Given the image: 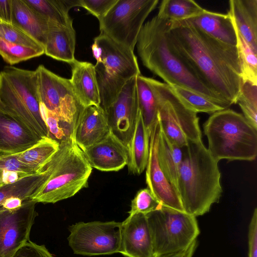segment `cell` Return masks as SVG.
I'll return each mask as SVG.
<instances>
[{
    "instance_id": "47",
    "label": "cell",
    "mask_w": 257,
    "mask_h": 257,
    "mask_svg": "<svg viewBox=\"0 0 257 257\" xmlns=\"http://www.w3.org/2000/svg\"><path fill=\"white\" fill-rule=\"evenodd\" d=\"M6 184L4 173L0 171V187Z\"/></svg>"
},
{
    "instance_id": "1",
    "label": "cell",
    "mask_w": 257,
    "mask_h": 257,
    "mask_svg": "<svg viewBox=\"0 0 257 257\" xmlns=\"http://www.w3.org/2000/svg\"><path fill=\"white\" fill-rule=\"evenodd\" d=\"M168 40L174 53L225 109L236 104L242 83L236 46L210 37L187 20L170 21Z\"/></svg>"
},
{
    "instance_id": "30",
    "label": "cell",
    "mask_w": 257,
    "mask_h": 257,
    "mask_svg": "<svg viewBox=\"0 0 257 257\" xmlns=\"http://www.w3.org/2000/svg\"><path fill=\"white\" fill-rule=\"evenodd\" d=\"M98 85L100 105L105 110L117 98L128 80L109 72L100 63L94 65Z\"/></svg>"
},
{
    "instance_id": "31",
    "label": "cell",
    "mask_w": 257,
    "mask_h": 257,
    "mask_svg": "<svg viewBox=\"0 0 257 257\" xmlns=\"http://www.w3.org/2000/svg\"><path fill=\"white\" fill-rule=\"evenodd\" d=\"M204 10L192 0H163L157 16L171 22L180 21L196 17Z\"/></svg>"
},
{
    "instance_id": "21",
    "label": "cell",
    "mask_w": 257,
    "mask_h": 257,
    "mask_svg": "<svg viewBox=\"0 0 257 257\" xmlns=\"http://www.w3.org/2000/svg\"><path fill=\"white\" fill-rule=\"evenodd\" d=\"M229 5L235 30L257 53V0H230Z\"/></svg>"
},
{
    "instance_id": "44",
    "label": "cell",
    "mask_w": 257,
    "mask_h": 257,
    "mask_svg": "<svg viewBox=\"0 0 257 257\" xmlns=\"http://www.w3.org/2000/svg\"><path fill=\"white\" fill-rule=\"evenodd\" d=\"M0 20L3 23L12 24V0H0Z\"/></svg>"
},
{
    "instance_id": "20",
    "label": "cell",
    "mask_w": 257,
    "mask_h": 257,
    "mask_svg": "<svg viewBox=\"0 0 257 257\" xmlns=\"http://www.w3.org/2000/svg\"><path fill=\"white\" fill-rule=\"evenodd\" d=\"M70 65L72 71L70 81L81 105L84 107L99 106L100 98L94 65L76 59Z\"/></svg>"
},
{
    "instance_id": "25",
    "label": "cell",
    "mask_w": 257,
    "mask_h": 257,
    "mask_svg": "<svg viewBox=\"0 0 257 257\" xmlns=\"http://www.w3.org/2000/svg\"><path fill=\"white\" fill-rule=\"evenodd\" d=\"M56 154L39 172L19 178L0 187V210L6 200L18 197L23 201L31 199L49 178L52 171Z\"/></svg>"
},
{
    "instance_id": "48",
    "label": "cell",
    "mask_w": 257,
    "mask_h": 257,
    "mask_svg": "<svg viewBox=\"0 0 257 257\" xmlns=\"http://www.w3.org/2000/svg\"><path fill=\"white\" fill-rule=\"evenodd\" d=\"M2 22L1 21V20H0V23H2Z\"/></svg>"
},
{
    "instance_id": "9",
    "label": "cell",
    "mask_w": 257,
    "mask_h": 257,
    "mask_svg": "<svg viewBox=\"0 0 257 257\" xmlns=\"http://www.w3.org/2000/svg\"><path fill=\"white\" fill-rule=\"evenodd\" d=\"M159 0H118L100 20V33L134 51L143 24Z\"/></svg>"
},
{
    "instance_id": "2",
    "label": "cell",
    "mask_w": 257,
    "mask_h": 257,
    "mask_svg": "<svg viewBox=\"0 0 257 257\" xmlns=\"http://www.w3.org/2000/svg\"><path fill=\"white\" fill-rule=\"evenodd\" d=\"M182 151L177 192L184 211L197 217L219 201L222 193L221 173L218 162L202 141L190 142Z\"/></svg>"
},
{
    "instance_id": "22",
    "label": "cell",
    "mask_w": 257,
    "mask_h": 257,
    "mask_svg": "<svg viewBox=\"0 0 257 257\" xmlns=\"http://www.w3.org/2000/svg\"><path fill=\"white\" fill-rule=\"evenodd\" d=\"M49 29L44 54L58 61L73 62L75 58L76 34L73 27L48 21Z\"/></svg>"
},
{
    "instance_id": "17",
    "label": "cell",
    "mask_w": 257,
    "mask_h": 257,
    "mask_svg": "<svg viewBox=\"0 0 257 257\" xmlns=\"http://www.w3.org/2000/svg\"><path fill=\"white\" fill-rule=\"evenodd\" d=\"M119 253L127 257H154L151 234L146 215L137 213L121 222Z\"/></svg>"
},
{
    "instance_id": "27",
    "label": "cell",
    "mask_w": 257,
    "mask_h": 257,
    "mask_svg": "<svg viewBox=\"0 0 257 257\" xmlns=\"http://www.w3.org/2000/svg\"><path fill=\"white\" fill-rule=\"evenodd\" d=\"M159 137L157 150L159 165L167 179L177 191L179 170L182 159V148L165 135L159 122Z\"/></svg>"
},
{
    "instance_id": "38",
    "label": "cell",
    "mask_w": 257,
    "mask_h": 257,
    "mask_svg": "<svg viewBox=\"0 0 257 257\" xmlns=\"http://www.w3.org/2000/svg\"><path fill=\"white\" fill-rule=\"evenodd\" d=\"M0 38L16 44L44 51L37 41L12 24L0 23Z\"/></svg>"
},
{
    "instance_id": "15",
    "label": "cell",
    "mask_w": 257,
    "mask_h": 257,
    "mask_svg": "<svg viewBox=\"0 0 257 257\" xmlns=\"http://www.w3.org/2000/svg\"><path fill=\"white\" fill-rule=\"evenodd\" d=\"M159 137L158 119L153 126L150 137L149 157L146 168L148 188L163 206L184 211L176 189L167 179L159 166L157 157Z\"/></svg>"
},
{
    "instance_id": "5",
    "label": "cell",
    "mask_w": 257,
    "mask_h": 257,
    "mask_svg": "<svg viewBox=\"0 0 257 257\" xmlns=\"http://www.w3.org/2000/svg\"><path fill=\"white\" fill-rule=\"evenodd\" d=\"M207 149L219 162L252 161L257 156V130L243 114L229 108L211 114L203 125Z\"/></svg>"
},
{
    "instance_id": "34",
    "label": "cell",
    "mask_w": 257,
    "mask_h": 257,
    "mask_svg": "<svg viewBox=\"0 0 257 257\" xmlns=\"http://www.w3.org/2000/svg\"><path fill=\"white\" fill-rule=\"evenodd\" d=\"M236 46L241 66L242 81L257 84V53L255 52L235 30Z\"/></svg>"
},
{
    "instance_id": "39",
    "label": "cell",
    "mask_w": 257,
    "mask_h": 257,
    "mask_svg": "<svg viewBox=\"0 0 257 257\" xmlns=\"http://www.w3.org/2000/svg\"><path fill=\"white\" fill-rule=\"evenodd\" d=\"M162 204L156 199L151 191L148 188L140 190L132 201L129 216L137 213L145 215L158 209Z\"/></svg>"
},
{
    "instance_id": "6",
    "label": "cell",
    "mask_w": 257,
    "mask_h": 257,
    "mask_svg": "<svg viewBox=\"0 0 257 257\" xmlns=\"http://www.w3.org/2000/svg\"><path fill=\"white\" fill-rule=\"evenodd\" d=\"M92 168L72 134L60 143L50 176L31 199L37 203H55L73 196L87 186Z\"/></svg>"
},
{
    "instance_id": "14",
    "label": "cell",
    "mask_w": 257,
    "mask_h": 257,
    "mask_svg": "<svg viewBox=\"0 0 257 257\" xmlns=\"http://www.w3.org/2000/svg\"><path fill=\"white\" fill-rule=\"evenodd\" d=\"M92 51L96 63L111 73L129 80L141 74L134 51L100 33L94 39Z\"/></svg>"
},
{
    "instance_id": "26",
    "label": "cell",
    "mask_w": 257,
    "mask_h": 257,
    "mask_svg": "<svg viewBox=\"0 0 257 257\" xmlns=\"http://www.w3.org/2000/svg\"><path fill=\"white\" fill-rule=\"evenodd\" d=\"M150 137L148 135L140 111L138 113L135 130L128 147L130 172L141 174L146 169L149 151Z\"/></svg>"
},
{
    "instance_id": "33",
    "label": "cell",
    "mask_w": 257,
    "mask_h": 257,
    "mask_svg": "<svg viewBox=\"0 0 257 257\" xmlns=\"http://www.w3.org/2000/svg\"><path fill=\"white\" fill-rule=\"evenodd\" d=\"M170 86L185 105L196 113L212 114L224 109L219 105L199 93L178 85Z\"/></svg>"
},
{
    "instance_id": "37",
    "label": "cell",
    "mask_w": 257,
    "mask_h": 257,
    "mask_svg": "<svg viewBox=\"0 0 257 257\" xmlns=\"http://www.w3.org/2000/svg\"><path fill=\"white\" fill-rule=\"evenodd\" d=\"M40 104L42 115L49 130L50 137L59 143L70 138L73 126L60 119L55 113L47 109L41 102Z\"/></svg>"
},
{
    "instance_id": "19",
    "label": "cell",
    "mask_w": 257,
    "mask_h": 257,
    "mask_svg": "<svg viewBox=\"0 0 257 257\" xmlns=\"http://www.w3.org/2000/svg\"><path fill=\"white\" fill-rule=\"evenodd\" d=\"M40 140L21 123L0 112V154L21 153Z\"/></svg>"
},
{
    "instance_id": "28",
    "label": "cell",
    "mask_w": 257,
    "mask_h": 257,
    "mask_svg": "<svg viewBox=\"0 0 257 257\" xmlns=\"http://www.w3.org/2000/svg\"><path fill=\"white\" fill-rule=\"evenodd\" d=\"M24 1L48 21L67 27H73L69 10L73 7H80V0Z\"/></svg>"
},
{
    "instance_id": "13",
    "label": "cell",
    "mask_w": 257,
    "mask_h": 257,
    "mask_svg": "<svg viewBox=\"0 0 257 257\" xmlns=\"http://www.w3.org/2000/svg\"><path fill=\"white\" fill-rule=\"evenodd\" d=\"M137 76L133 77L126 82L116 100L104 110L110 131L127 149L140 110L137 88Z\"/></svg>"
},
{
    "instance_id": "18",
    "label": "cell",
    "mask_w": 257,
    "mask_h": 257,
    "mask_svg": "<svg viewBox=\"0 0 257 257\" xmlns=\"http://www.w3.org/2000/svg\"><path fill=\"white\" fill-rule=\"evenodd\" d=\"M110 131L104 110L100 106L83 108L73 128L76 145L83 150L103 139Z\"/></svg>"
},
{
    "instance_id": "8",
    "label": "cell",
    "mask_w": 257,
    "mask_h": 257,
    "mask_svg": "<svg viewBox=\"0 0 257 257\" xmlns=\"http://www.w3.org/2000/svg\"><path fill=\"white\" fill-rule=\"evenodd\" d=\"M155 255L182 251L200 233L195 216L164 206L147 214Z\"/></svg>"
},
{
    "instance_id": "40",
    "label": "cell",
    "mask_w": 257,
    "mask_h": 257,
    "mask_svg": "<svg viewBox=\"0 0 257 257\" xmlns=\"http://www.w3.org/2000/svg\"><path fill=\"white\" fill-rule=\"evenodd\" d=\"M20 154H0V171L3 172L4 175L9 173H15L23 178L35 174L19 161Z\"/></svg>"
},
{
    "instance_id": "29",
    "label": "cell",
    "mask_w": 257,
    "mask_h": 257,
    "mask_svg": "<svg viewBox=\"0 0 257 257\" xmlns=\"http://www.w3.org/2000/svg\"><path fill=\"white\" fill-rule=\"evenodd\" d=\"M60 143L50 137L42 138L20 153L19 161L34 173L40 172L59 150Z\"/></svg>"
},
{
    "instance_id": "11",
    "label": "cell",
    "mask_w": 257,
    "mask_h": 257,
    "mask_svg": "<svg viewBox=\"0 0 257 257\" xmlns=\"http://www.w3.org/2000/svg\"><path fill=\"white\" fill-rule=\"evenodd\" d=\"M35 71L40 102L60 119L73 126L84 107L76 96L70 79L56 75L43 65Z\"/></svg>"
},
{
    "instance_id": "35",
    "label": "cell",
    "mask_w": 257,
    "mask_h": 257,
    "mask_svg": "<svg viewBox=\"0 0 257 257\" xmlns=\"http://www.w3.org/2000/svg\"><path fill=\"white\" fill-rule=\"evenodd\" d=\"M236 103L240 107L244 117L257 130V84L242 81Z\"/></svg>"
},
{
    "instance_id": "23",
    "label": "cell",
    "mask_w": 257,
    "mask_h": 257,
    "mask_svg": "<svg viewBox=\"0 0 257 257\" xmlns=\"http://www.w3.org/2000/svg\"><path fill=\"white\" fill-rule=\"evenodd\" d=\"M12 24L22 30L44 48L49 29L48 21L24 0H12Z\"/></svg>"
},
{
    "instance_id": "32",
    "label": "cell",
    "mask_w": 257,
    "mask_h": 257,
    "mask_svg": "<svg viewBox=\"0 0 257 257\" xmlns=\"http://www.w3.org/2000/svg\"><path fill=\"white\" fill-rule=\"evenodd\" d=\"M137 88L139 108L148 135L158 120V104L148 83L141 74L137 77Z\"/></svg>"
},
{
    "instance_id": "46",
    "label": "cell",
    "mask_w": 257,
    "mask_h": 257,
    "mask_svg": "<svg viewBox=\"0 0 257 257\" xmlns=\"http://www.w3.org/2000/svg\"><path fill=\"white\" fill-rule=\"evenodd\" d=\"M24 201L18 197L10 198L5 201L2 205V209L14 210L18 209L22 206Z\"/></svg>"
},
{
    "instance_id": "12",
    "label": "cell",
    "mask_w": 257,
    "mask_h": 257,
    "mask_svg": "<svg viewBox=\"0 0 257 257\" xmlns=\"http://www.w3.org/2000/svg\"><path fill=\"white\" fill-rule=\"evenodd\" d=\"M37 203L28 199L18 209L0 210V257H12L30 240Z\"/></svg>"
},
{
    "instance_id": "16",
    "label": "cell",
    "mask_w": 257,
    "mask_h": 257,
    "mask_svg": "<svg viewBox=\"0 0 257 257\" xmlns=\"http://www.w3.org/2000/svg\"><path fill=\"white\" fill-rule=\"evenodd\" d=\"M92 168L101 171H117L127 165V147L110 131L103 139L82 150Z\"/></svg>"
},
{
    "instance_id": "10",
    "label": "cell",
    "mask_w": 257,
    "mask_h": 257,
    "mask_svg": "<svg viewBox=\"0 0 257 257\" xmlns=\"http://www.w3.org/2000/svg\"><path fill=\"white\" fill-rule=\"evenodd\" d=\"M67 238L75 254L93 256L119 253L121 222H79L69 226Z\"/></svg>"
},
{
    "instance_id": "36",
    "label": "cell",
    "mask_w": 257,
    "mask_h": 257,
    "mask_svg": "<svg viewBox=\"0 0 257 257\" xmlns=\"http://www.w3.org/2000/svg\"><path fill=\"white\" fill-rule=\"evenodd\" d=\"M44 51L36 50L0 38V55L10 65L40 56Z\"/></svg>"
},
{
    "instance_id": "42",
    "label": "cell",
    "mask_w": 257,
    "mask_h": 257,
    "mask_svg": "<svg viewBox=\"0 0 257 257\" xmlns=\"http://www.w3.org/2000/svg\"><path fill=\"white\" fill-rule=\"evenodd\" d=\"M12 257H54L44 245L27 241Z\"/></svg>"
},
{
    "instance_id": "24",
    "label": "cell",
    "mask_w": 257,
    "mask_h": 257,
    "mask_svg": "<svg viewBox=\"0 0 257 257\" xmlns=\"http://www.w3.org/2000/svg\"><path fill=\"white\" fill-rule=\"evenodd\" d=\"M187 20L210 37L225 44L236 46L235 28L228 14L205 10L199 16Z\"/></svg>"
},
{
    "instance_id": "3",
    "label": "cell",
    "mask_w": 257,
    "mask_h": 257,
    "mask_svg": "<svg viewBox=\"0 0 257 257\" xmlns=\"http://www.w3.org/2000/svg\"><path fill=\"white\" fill-rule=\"evenodd\" d=\"M170 27V21L157 15L143 25L136 44L143 65L168 85L189 89L225 109L173 51L168 40Z\"/></svg>"
},
{
    "instance_id": "45",
    "label": "cell",
    "mask_w": 257,
    "mask_h": 257,
    "mask_svg": "<svg viewBox=\"0 0 257 257\" xmlns=\"http://www.w3.org/2000/svg\"><path fill=\"white\" fill-rule=\"evenodd\" d=\"M197 246V240L187 248L177 252L156 255L154 257H192Z\"/></svg>"
},
{
    "instance_id": "4",
    "label": "cell",
    "mask_w": 257,
    "mask_h": 257,
    "mask_svg": "<svg viewBox=\"0 0 257 257\" xmlns=\"http://www.w3.org/2000/svg\"><path fill=\"white\" fill-rule=\"evenodd\" d=\"M40 103L36 71L5 66L0 72V112L41 139L50 134Z\"/></svg>"
},
{
    "instance_id": "43",
    "label": "cell",
    "mask_w": 257,
    "mask_h": 257,
    "mask_svg": "<svg viewBox=\"0 0 257 257\" xmlns=\"http://www.w3.org/2000/svg\"><path fill=\"white\" fill-rule=\"evenodd\" d=\"M248 257H257V209L254 210L248 232Z\"/></svg>"
},
{
    "instance_id": "41",
    "label": "cell",
    "mask_w": 257,
    "mask_h": 257,
    "mask_svg": "<svg viewBox=\"0 0 257 257\" xmlns=\"http://www.w3.org/2000/svg\"><path fill=\"white\" fill-rule=\"evenodd\" d=\"M118 0H80V7L88 11L98 20L102 19Z\"/></svg>"
},
{
    "instance_id": "7",
    "label": "cell",
    "mask_w": 257,
    "mask_h": 257,
    "mask_svg": "<svg viewBox=\"0 0 257 257\" xmlns=\"http://www.w3.org/2000/svg\"><path fill=\"white\" fill-rule=\"evenodd\" d=\"M143 78L156 99L158 120L165 135L181 148L190 142H201L197 113L186 106L167 84Z\"/></svg>"
}]
</instances>
